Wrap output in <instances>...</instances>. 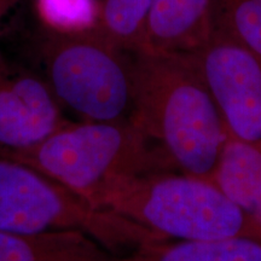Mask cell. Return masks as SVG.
<instances>
[{"label": "cell", "mask_w": 261, "mask_h": 261, "mask_svg": "<svg viewBox=\"0 0 261 261\" xmlns=\"http://www.w3.org/2000/svg\"><path fill=\"white\" fill-rule=\"evenodd\" d=\"M130 121L185 174L211 179L227 139L217 104L190 54H133Z\"/></svg>", "instance_id": "1"}, {"label": "cell", "mask_w": 261, "mask_h": 261, "mask_svg": "<svg viewBox=\"0 0 261 261\" xmlns=\"http://www.w3.org/2000/svg\"><path fill=\"white\" fill-rule=\"evenodd\" d=\"M96 207L142 225L163 240H261V225L237 207L211 179L149 173L109 187Z\"/></svg>", "instance_id": "2"}, {"label": "cell", "mask_w": 261, "mask_h": 261, "mask_svg": "<svg viewBox=\"0 0 261 261\" xmlns=\"http://www.w3.org/2000/svg\"><path fill=\"white\" fill-rule=\"evenodd\" d=\"M8 158L38 169L94 207L117 181L174 169L165 152L130 120L69 121L40 145Z\"/></svg>", "instance_id": "3"}, {"label": "cell", "mask_w": 261, "mask_h": 261, "mask_svg": "<svg viewBox=\"0 0 261 261\" xmlns=\"http://www.w3.org/2000/svg\"><path fill=\"white\" fill-rule=\"evenodd\" d=\"M0 231H81L114 254L166 241L125 217L94 207L38 169L4 156H0Z\"/></svg>", "instance_id": "4"}, {"label": "cell", "mask_w": 261, "mask_h": 261, "mask_svg": "<svg viewBox=\"0 0 261 261\" xmlns=\"http://www.w3.org/2000/svg\"><path fill=\"white\" fill-rule=\"evenodd\" d=\"M41 56L46 83L55 97L80 121L130 120L135 99L133 54L98 31L80 34L45 31Z\"/></svg>", "instance_id": "5"}, {"label": "cell", "mask_w": 261, "mask_h": 261, "mask_svg": "<svg viewBox=\"0 0 261 261\" xmlns=\"http://www.w3.org/2000/svg\"><path fill=\"white\" fill-rule=\"evenodd\" d=\"M228 138L261 144V57L219 32L189 52Z\"/></svg>", "instance_id": "6"}, {"label": "cell", "mask_w": 261, "mask_h": 261, "mask_svg": "<svg viewBox=\"0 0 261 261\" xmlns=\"http://www.w3.org/2000/svg\"><path fill=\"white\" fill-rule=\"evenodd\" d=\"M69 121L46 81L33 75L0 79V156L28 151Z\"/></svg>", "instance_id": "7"}, {"label": "cell", "mask_w": 261, "mask_h": 261, "mask_svg": "<svg viewBox=\"0 0 261 261\" xmlns=\"http://www.w3.org/2000/svg\"><path fill=\"white\" fill-rule=\"evenodd\" d=\"M212 6L213 0H155L145 50L195 51L212 33Z\"/></svg>", "instance_id": "8"}, {"label": "cell", "mask_w": 261, "mask_h": 261, "mask_svg": "<svg viewBox=\"0 0 261 261\" xmlns=\"http://www.w3.org/2000/svg\"><path fill=\"white\" fill-rule=\"evenodd\" d=\"M0 261H126L81 231H0Z\"/></svg>", "instance_id": "9"}, {"label": "cell", "mask_w": 261, "mask_h": 261, "mask_svg": "<svg viewBox=\"0 0 261 261\" xmlns=\"http://www.w3.org/2000/svg\"><path fill=\"white\" fill-rule=\"evenodd\" d=\"M211 180L261 225V144L227 137Z\"/></svg>", "instance_id": "10"}, {"label": "cell", "mask_w": 261, "mask_h": 261, "mask_svg": "<svg viewBox=\"0 0 261 261\" xmlns=\"http://www.w3.org/2000/svg\"><path fill=\"white\" fill-rule=\"evenodd\" d=\"M126 261H261V240L165 241L139 248L126 255Z\"/></svg>", "instance_id": "11"}, {"label": "cell", "mask_w": 261, "mask_h": 261, "mask_svg": "<svg viewBox=\"0 0 261 261\" xmlns=\"http://www.w3.org/2000/svg\"><path fill=\"white\" fill-rule=\"evenodd\" d=\"M97 31L130 54L145 50L146 29L155 0H98Z\"/></svg>", "instance_id": "12"}, {"label": "cell", "mask_w": 261, "mask_h": 261, "mask_svg": "<svg viewBox=\"0 0 261 261\" xmlns=\"http://www.w3.org/2000/svg\"><path fill=\"white\" fill-rule=\"evenodd\" d=\"M211 25L261 57V0H213Z\"/></svg>", "instance_id": "13"}, {"label": "cell", "mask_w": 261, "mask_h": 261, "mask_svg": "<svg viewBox=\"0 0 261 261\" xmlns=\"http://www.w3.org/2000/svg\"><path fill=\"white\" fill-rule=\"evenodd\" d=\"M34 10L45 31L57 34L93 32L99 23L98 0H34Z\"/></svg>", "instance_id": "14"}, {"label": "cell", "mask_w": 261, "mask_h": 261, "mask_svg": "<svg viewBox=\"0 0 261 261\" xmlns=\"http://www.w3.org/2000/svg\"><path fill=\"white\" fill-rule=\"evenodd\" d=\"M18 0H0V18L4 16Z\"/></svg>", "instance_id": "15"}, {"label": "cell", "mask_w": 261, "mask_h": 261, "mask_svg": "<svg viewBox=\"0 0 261 261\" xmlns=\"http://www.w3.org/2000/svg\"><path fill=\"white\" fill-rule=\"evenodd\" d=\"M8 69H6V65H5V62L3 60L2 57V54H0V79H3V77L6 76L8 75Z\"/></svg>", "instance_id": "16"}]
</instances>
